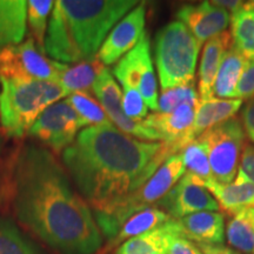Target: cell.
Segmentation results:
<instances>
[{
  "mask_svg": "<svg viewBox=\"0 0 254 254\" xmlns=\"http://www.w3.org/2000/svg\"><path fill=\"white\" fill-rule=\"evenodd\" d=\"M184 166L189 170V174L200 180L211 179L212 171L206 147L199 139L190 141L180 151Z\"/></svg>",
  "mask_w": 254,
  "mask_h": 254,
  "instance_id": "cell-30",
  "label": "cell"
},
{
  "mask_svg": "<svg viewBox=\"0 0 254 254\" xmlns=\"http://www.w3.org/2000/svg\"><path fill=\"white\" fill-rule=\"evenodd\" d=\"M200 46L201 44L180 21H172L158 31L154 58L161 90L194 85Z\"/></svg>",
  "mask_w": 254,
  "mask_h": 254,
  "instance_id": "cell-6",
  "label": "cell"
},
{
  "mask_svg": "<svg viewBox=\"0 0 254 254\" xmlns=\"http://www.w3.org/2000/svg\"><path fill=\"white\" fill-rule=\"evenodd\" d=\"M178 153L174 145L139 140L114 125H101L81 129L62 153V163L93 213H103Z\"/></svg>",
  "mask_w": 254,
  "mask_h": 254,
  "instance_id": "cell-2",
  "label": "cell"
},
{
  "mask_svg": "<svg viewBox=\"0 0 254 254\" xmlns=\"http://www.w3.org/2000/svg\"><path fill=\"white\" fill-rule=\"evenodd\" d=\"M198 249L202 254H239L236 251L228 249L222 245H207V244H198Z\"/></svg>",
  "mask_w": 254,
  "mask_h": 254,
  "instance_id": "cell-37",
  "label": "cell"
},
{
  "mask_svg": "<svg viewBox=\"0 0 254 254\" xmlns=\"http://www.w3.org/2000/svg\"><path fill=\"white\" fill-rule=\"evenodd\" d=\"M170 219L171 217L166 212L158 207H150L138 212L124 222L117 236L112 240L107 241L106 246H104L98 254L112 253L125 241L154 230Z\"/></svg>",
  "mask_w": 254,
  "mask_h": 254,
  "instance_id": "cell-20",
  "label": "cell"
},
{
  "mask_svg": "<svg viewBox=\"0 0 254 254\" xmlns=\"http://www.w3.org/2000/svg\"><path fill=\"white\" fill-rule=\"evenodd\" d=\"M66 98L58 82L0 77V133L23 139L41 113Z\"/></svg>",
  "mask_w": 254,
  "mask_h": 254,
  "instance_id": "cell-4",
  "label": "cell"
},
{
  "mask_svg": "<svg viewBox=\"0 0 254 254\" xmlns=\"http://www.w3.org/2000/svg\"><path fill=\"white\" fill-rule=\"evenodd\" d=\"M200 254H202V253H200Z\"/></svg>",
  "mask_w": 254,
  "mask_h": 254,
  "instance_id": "cell-41",
  "label": "cell"
},
{
  "mask_svg": "<svg viewBox=\"0 0 254 254\" xmlns=\"http://www.w3.org/2000/svg\"><path fill=\"white\" fill-rule=\"evenodd\" d=\"M231 39L232 45L247 60L254 59V11L247 1L231 15Z\"/></svg>",
  "mask_w": 254,
  "mask_h": 254,
  "instance_id": "cell-26",
  "label": "cell"
},
{
  "mask_svg": "<svg viewBox=\"0 0 254 254\" xmlns=\"http://www.w3.org/2000/svg\"><path fill=\"white\" fill-rule=\"evenodd\" d=\"M84 129L78 113L67 99H62L44 111L27 133L36 144L60 154L69 147Z\"/></svg>",
  "mask_w": 254,
  "mask_h": 254,
  "instance_id": "cell-8",
  "label": "cell"
},
{
  "mask_svg": "<svg viewBox=\"0 0 254 254\" xmlns=\"http://www.w3.org/2000/svg\"><path fill=\"white\" fill-rule=\"evenodd\" d=\"M2 202V176H1V166H0V204Z\"/></svg>",
  "mask_w": 254,
  "mask_h": 254,
  "instance_id": "cell-39",
  "label": "cell"
},
{
  "mask_svg": "<svg viewBox=\"0 0 254 254\" xmlns=\"http://www.w3.org/2000/svg\"><path fill=\"white\" fill-rule=\"evenodd\" d=\"M183 233L190 241L207 245H221L225 240V217L222 213L204 211L179 219Z\"/></svg>",
  "mask_w": 254,
  "mask_h": 254,
  "instance_id": "cell-17",
  "label": "cell"
},
{
  "mask_svg": "<svg viewBox=\"0 0 254 254\" xmlns=\"http://www.w3.org/2000/svg\"><path fill=\"white\" fill-rule=\"evenodd\" d=\"M185 173L182 155H171L147 182L117 202L112 208L103 213H93L103 237L107 241L112 240L129 217L146 208L155 207Z\"/></svg>",
  "mask_w": 254,
  "mask_h": 254,
  "instance_id": "cell-5",
  "label": "cell"
},
{
  "mask_svg": "<svg viewBox=\"0 0 254 254\" xmlns=\"http://www.w3.org/2000/svg\"><path fill=\"white\" fill-rule=\"evenodd\" d=\"M231 33L222 32L205 44L199 66V97L200 100L212 98V87L225 53L231 46Z\"/></svg>",
  "mask_w": 254,
  "mask_h": 254,
  "instance_id": "cell-19",
  "label": "cell"
},
{
  "mask_svg": "<svg viewBox=\"0 0 254 254\" xmlns=\"http://www.w3.org/2000/svg\"><path fill=\"white\" fill-rule=\"evenodd\" d=\"M122 107L129 119L141 122L148 116V106L140 92L132 87H123Z\"/></svg>",
  "mask_w": 254,
  "mask_h": 254,
  "instance_id": "cell-32",
  "label": "cell"
},
{
  "mask_svg": "<svg viewBox=\"0 0 254 254\" xmlns=\"http://www.w3.org/2000/svg\"><path fill=\"white\" fill-rule=\"evenodd\" d=\"M92 93L95 95L109 119L120 131L144 141H163V138L155 129L142 122L129 119L122 107L123 91L112 72L105 68L95 80Z\"/></svg>",
  "mask_w": 254,
  "mask_h": 254,
  "instance_id": "cell-11",
  "label": "cell"
},
{
  "mask_svg": "<svg viewBox=\"0 0 254 254\" xmlns=\"http://www.w3.org/2000/svg\"><path fill=\"white\" fill-rule=\"evenodd\" d=\"M0 254H49L11 215H0Z\"/></svg>",
  "mask_w": 254,
  "mask_h": 254,
  "instance_id": "cell-22",
  "label": "cell"
},
{
  "mask_svg": "<svg viewBox=\"0 0 254 254\" xmlns=\"http://www.w3.org/2000/svg\"><path fill=\"white\" fill-rule=\"evenodd\" d=\"M196 107L182 105L170 113L154 112L142 120L146 125L157 131L166 144L174 145L178 151L183 150L187 142V135L194 122Z\"/></svg>",
  "mask_w": 254,
  "mask_h": 254,
  "instance_id": "cell-16",
  "label": "cell"
},
{
  "mask_svg": "<svg viewBox=\"0 0 254 254\" xmlns=\"http://www.w3.org/2000/svg\"><path fill=\"white\" fill-rule=\"evenodd\" d=\"M241 105H243V100L239 99L211 98L207 100H200L195 110L192 128L187 135V142L195 140L198 136L212 127L234 118Z\"/></svg>",
  "mask_w": 254,
  "mask_h": 254,
  "instance_id": "cell-18",
  "label": "cell"
},
{
  "mask_svg": "<svg viewBox=\"0 0 254 254\" xmlns=\"http://www.w3.org/2000/svg\"><path fill=\"white\" fill-rule=\"evenodd\" d=\"M200 183L214 196L219 208L227 214L236 215L246 208H254V183L241 170H238L236 180L230 184H220L213 178Z\"/></svg>",
  "mask_w": 254,
  "mask_h": 254,
  "instance_id": "cell-15",
  "label": "cell"
},
{
  "mask_svg": "<svg viewBox=\"0 0 254 254\" xmlns=\"http://www.w3.org/2000/svg\"><path fill=\"white\" fill-rule=\"evenodd\" d=\"M199 101L200 97L198 92L195 91L194 85H186V86L161 90V94L158 100V112H173L182 105L198 107Z\"/></svg>",
  "mask_w": 254,
  "mask_h": 254,
  "instance_id": "cell-31",
  "label": "cell"
},
{
  "mask_svg": "<svg viewBox=\"0 0 254 254\" xmlns=\"http://www.w3.org/2000/svg\"><path fill=\"white\" fill-rule=\"evenodd\" d=\"M27 31V1L0 0V50L19 45Z\"/></svg>",
  "mask_w": 254,
  "mask_h": 254,
  "instance_id": "cell-21",
  "label": "cell"
},
{
  "mask_svg": "<svg viewBox=\"0 0 254 254\" xmlns=\"http://www.w3.org/2000/svg\"><path fill=\"white\" fill-rule=\"evenodd\" d=\"M178 21L189 28L200 44L226 32L231 24V14L211 1L199 5H185L177 12Z\"/></svg>",
  "mask_w": 254,
  "mask_h": 254,
  "instance_id": "cell-14",
  "label": "cell"
},
{
  "mask_svg": "<svg viewBox=\"0 0 254 254\" xmlns=\"http://www.w3.org/2000/svg\"><path fill=\"white\" fill-rule=\"evenodd\" d=\"M211 2L218 7L225 9L231 15L236 13L238 9H240L245 4V1H239V0H214Z\"/></svg>",
  "mask_w": 254,
  "mask_h": 254,
  "instance_id": "cell-38",
  "label": "cell"
},
{
  "mask_svg": "<svg viewBox=\"0 0 254 254\" xmlns=\"http://www.w3.org/2000/svg\"><path fill=\"white\" fill-rule=\"evenodd\" d=\"M247 59L231 44L219 66L212 87V98L233 99Z\"/></svg>",
  "mask_w": 254,
  "mask_h": 254,
  "instance_id": "cell-23",
  "label": "cell"
},
{
  "mask_svg": "<svg viewBox=\"0 0 254 254\" xmlns=\"http://www.w3.org/2000/svg\"><path fill=\"white\" fill-rule=\"evenodd\" d=\"M136 0H57L45 38L46 56L73 65L97 57L101 45Z\"/></svg>",
  "mask_w": 254,
  "mask_h": 254,
  "instance_id": "cell-3",
  "label": "cell"
},
{
  "mask_svg": "<svg viewBox=\"0 0 254 254\" xmlns=\"http://www.w3.org/2000/svg\"><path fill=\"white\" fill-rule=\"evenodd\" d=\"M241 124L245 134L254 142V99L247 101L241 111Z\"/></svg>",
  "mask_w": 254,
  "mask_h": 254,
  "instance_id": "cell-35",
  "label": "cell"
},
{
  "mask_svg": "<svg viewBox=\"0 0 254 254\" xmlns=\"http://www.w3.org/2000/svg\"><path fill=\"white\" fill-rule=\"evenodd\" d=\"M254 183V145H246L244 147L240 159V168Z\"/></svg>",
  "mask_w": 254,
  "mask_h": 254,
  "instance_id": "cell-36",
  "label": "cell"
},
{
  "mask_svg": "<svg viewBox=\"0 0 254 254\" xmlns=\"http://www.w3.org/2000/svg\"><path fill=\"white\" fill-rule=\"evenodd\" d=\"M0 166L2 202L19 226L57 254L100 252L104 237L93 211L56 154L25 141Z\"/></svg>",
  "mask_w": 254,
  "mask_h": 254,
  "instance_id": "cell-1",
  "label": "cell"
},
{
  "mask_svg": "<svg viewBox=\"0 0 254 254\" xmlns=\"http://www.w3.org/2000/svg\"><path fill=\"white\" fill-rule=\"evenodd\" d=\"M245 131L239 119L232 118L198 136L207 151L212 177L220 184L234 180L245 142Z\"/></svg>",
  "mask_w": 254,
  "mask_h": 254,
  "instance_id": "cell-7",
  "label": "cell"
},
{
  "mask_svg": "<svg viewBox=\"0 0 254 254\" xmlns=\"http://www.w3.org/2000/svg\"><path fill=\"white\" fill-rule=\"evenodd\" d=\"M233 99H254V59L246 62Z\"/></svg>",
  "mask_w": 254,
  "mask_h": 254,
  "instance_id": "cell-34",
  "label": "cell"
},
{
  "mask_svg": "<svg viewBox=\"0 0 254 254\" xmlns=\"http://www.w3.org/2000/svg\"><path fill=\"white\" fill-rule=\"evenodd\" d=\"M155 207L163 209L176 220L198 212L220 209L217 200L198 178L189 173H185Z\"/></svg>",
  "mask_w": 254,
  "mask_h": 254,
  "instance_id": "cell-12",
  "label": "cell"
},
{
  "mask_svg": "<svg viewBox=\"0 0 254 254\" xmlns=\"http://www.w3.org/2000/svg\"><path fill=\"white\" fill-rule=\"evenodd\" d=\"M53 6H55L53 0H28L27 1V27L37 49L43 55H46L45 38Z\"/></svg>",
  "mask_w": 254,
  "mask_h": 254,
  "instance_id": "cell-28",
  "label": "cell"
},
{
  "mask_svg": "<svg viewBox=\"0 0 254 254\" xmlns=\"http://www.w3.org/2000/svg\"><path fill=\"white\" fill-rule=\"evenodd\" d=\"M67 67L43 55L31 37L19 45L0 50V77L58 82Z\"/></svg>",
  "mask_w": 254,
  "mask_h": 254,
  "instance_id": "cell-9",
  "label": "cell"
},
{
  "mask_svg": "<svg viewBox=\"0 0 254 254\" xmlns=\"http://www.w3.org/2000/svg\"><path fill=\"white\" fill-rule=\"evenodd\" d=\"M228 244L240 252L254 253V208L233 215L226 228Z\"/></svg>",
  "mask_w": 254,
  "mask_h": 254,
  "instance_id": "cell-27",
  "label": "cell"
},
{
  "mask_svg": "<svg viewBox=\"0 0 254 254\" xmlns=\"http://www.w3.org/2000/svg\"><path fill=\"white\" fill-rule=\"evenodd\" d=\"M176 225V219L171 218L161 226L125 241L113 254H167L168 239Z\"/></svg>",
  "mask_w": 254,
  "mask_h": 254,
  "instance_id": "cell-25",
  "label": "cell"
},
{
  "mask_svg": "<svg viewBox=\"0 0 254 254\" xmlns=\"http://www.w3.org/2000/svg\"><path fill=\"white\" fill-rule=\"evenodd\" d=\"M198 246L185 237L180 227L179 221L177 220V225L171 233L168 239L167 254H200Z\"/></svg>",
  "mask_w": 254,
  "mask_h": 254,
  "instance_id": "cell-33",
  "label": "cell"
},
{
  "mask_svg": "<svg viewBox=\"0 0 254 254\" xmlns=\"http://www.w3.org/2000/svg\"><path fill=\"white\" fill-rule=\"evenodd\" d=\"M112 74L123 87H132L140 92L148 109L158 112V81L152 65L147 33L142 36L134 49L114 65Z\"/></svg>",
  "mask_w": 254,
  "mask_h": 254,
  "instance_id": "cell-10",
  "label": "cell"
},
{
  "mask_svg": "<svg viewBox=\"0 0 254 254\" xmlns=\"http://www.w3.org/2000/svg\"><path fill=\"white\" fill-rule=\"evenodd\" d=\"M66 99L78 113L84 128L91 126L113 125L103 106L92 97L91 93H73Z\"/></svg>",
  "mask_w": 254,
  "mask_h": 254,
  "instance_id": "cell-29",
  "label": "cell"
},
{
  "mask_svg": "<svg viewBox=\"0 0 254 254\" xmlns=\"http://www.w3.org/2000/svg\"><path fill=\"white\" fill-rule=\"evenodd\" d=\"M146 5L139 2L112 28L98 52L104 66L114 65L138 45L145 32Z\"/></svg>",
  "mask_w": 254,
  "mask_h": 254,
  "instance_id": "cell-13",
  "label": "cell"
},
{
  "mask_svg": "<svg viewBox=\"0 0 254 254\" xmlns=\"http://www.w3.org/2000/svg\"><path fill=\"white\" fill-rule=\"evenodd\" d=\"M247 4H249L250 7L254 11V0H253V1H247Z\"/></svg>",
  "mask_w": 254,
  "mask_h": 254,
  "instance_id": "cell-40",
  "label": "cell"
},
{
  "mask_svg": "<svg viewBox=\"0 0 254 254\" xmlns=\"http://www.w3.org/2000/svg\"><path fill=\"white\" fill-rule=\"evenodd\" d=\"M105 68L106 66L98 57L73 64L64 71L58 84L65 92L66 98L73 93H91L95 80Z\"/></svg>",
  "mask_w": 254,
  "mask_h": 254,
  "instance_id": "cell-24",
  "label": "cell"
}]
</instances>
